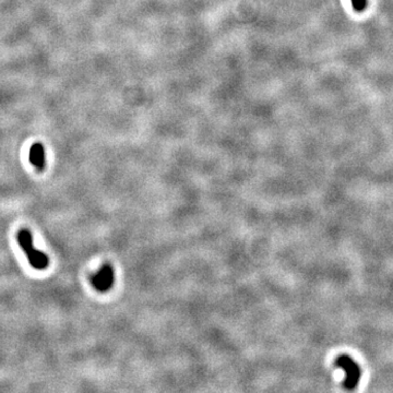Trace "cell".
<instances>
[{
  "instance_id": "cell-1",
  "label": "cell",
  "mask_w": 393,
  "mask_h": 393,
  "mask_svg": "<svg viewBox=\"0 0 393 393\" xmlns=\"http://www.w3.org/2000/svg\"><path fill=\"white\" fill-rule=\"evenodd\" d=\"M17 241H19L21 248L25 252L30 264L38 270L46 269L49 265V259L45 253L35 249L33 246L32 234L28 230H21L17 233Z\"/></svg>"
},
{
  "instance_id": "cell-2",
  "label": "cell",
  "mask_w": 393,
  "mask_h": 393,
  "mask_svg": "<svg viewBox=\"0 0 393 393\" xmlns=\"http://www.w3.org/2000/svg\"><path fill=\"white\" fill-rule=\"evenodd\" d=\"M335 366L345 371V380L343 381V387L346 390H354L361 380V367L348 355H340L334 362Z\"/></svg>"
},
{
  "instance_id": "cell-3",
  "label": "cell",
  "mask_w": 393,
  "mask_h": 393,
  "mask_svg": "<svg viewBox=\"0 0 393 393\" xmlns=\"http://www.w3.org/2000/svg\"><path fill=\"white\" fill-rule=\"evenodd\" d=\"M114 278H115V274H114L111 266L104 265L99 270V272L92 276L91 281L96 291L104 293L110 290V287L114 284Z\"/></svg>"
},
{
  "instance_id": "cell-4",
  "label": "cell",
  "mask_w": 393,
  "mask_h": 393,
  "mask_svg": "<svg viewBox=\"0 0 393 393\" xmlns=\"http://www.w3.org/2000/svg\"><path fill=\"white\" fill-rule=\"evenodd\" d=\"M30 162L39 171H43L45 167V151L41 143H35L30 150Z\"/></svg>"
},
{
  "instance_id": "cell-5",
  "label": "cell",
  "mask_w": 393,
  "mask_h": 393,
  "mask_svg": "<svg viewBox=\"0 0 393 393\" xmlns=\"http://www.w3.org/2000/svg\"><path fill=\"white\" fill-rule=\"evenodd\" d=\"M352 6L354 8V10L357 12H362L364 11L367 5H368V0H351Z\"/></svg>"
}]
</instances>
